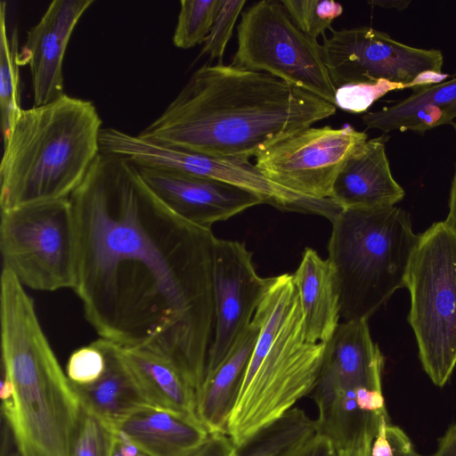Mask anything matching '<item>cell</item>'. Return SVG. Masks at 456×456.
Segmentation results:
<instances>
[{"mask_svg":"<svg viewBox=\"0 0 456 456\" xmlns=\"http://www.w3.org/2000/svg\"><path fill=\"white\" fill-rule=\"evenodd\" d=\"M69 200L86 320L121 348L167 358L197 391L215 327L211 228L174 213L114 153L99 152Z\"/></svg>","mask_w":456,"mask_h":456,"instance_id":"6da1fadb","label":"cell"},{"mask_svg":"<svg viewBox=\"0 0 456 456\" xmlns=\"http://www.w3.org/2000/svg\"><path fill=\"white\" fill-rule=\"evenodd\" d=\"M336 110L326 100L268 73L206 64L137 135L164 146L248 159Z\"/></svg>","mask_w":456,"mask_h":456,"instance_id":"7a4b0ae2","label":"cell"},{"mask_svg":"<svg viewBox=\"0 0 456 456\" xmlns=\"http://www.w3.org/2000/svg\"><path fill=\"white\" fill-rule=\"evenodd\" d=\"M2 412L20 456H71L82 403L8 270L0 280Z\"/></svg>","mask_w":456,"mask_h":456,"instance_id":"3957f363","label":"cell"},{"mask_svg":"<svg viewBox=\"0 0 456 456\" xmlns=\"http://www.w3.org/2000/svg\"><path fill=\"white\" fill-rule=\"evenodd\" d=\"M254 318L258 337L226 428L236 447L314 391L326 350L325 343L306 339L291 273L269 277Z\"/></svg>","mask_w":456,"mask_h":456,"instance_id":"277c9868","label":"cell"},{"mask_svg":"<svg viewBox=\"0 0 456 456\" xmlns=\"http://www.w3.org/2000/svg\"><path fill=\"white\" fill-rule=\"evenodd\" d=\"M90 101L63 94L20 111L4 138L1 210L69 199L101 151Z\"/></svg>","mask_w":456,"mask_h":456,"instance_id":"5b68a950","label":"cell"},{"mask_svg":"<svg viewBox=\"0 0 456 456\" xmlns=\"http://www.w3.org/2000/svg\"><path fill=\"white\" fill-rule=\"evenodd\" d=\"M329 256L345 322L368 321L405 287L419 240L410 215L393 206L340 209L331 219Z\"/></svg>","mask_w":456,"mask_h":456,"instance_id":"8992f818","label":"cell"},{"mask_svg":"<svg viewBox=\"0 0 456 456\" xmlns=\"http://www.w3.org/2000/svg\"><path fill=\"white\" fill-rule=\"evenodd\" d=\"M405 287L422 368L443 387L456 367V235L444 221L419 234Z\"/></svg>","mask_w":456,"mask_h":456,"instance_id":"52a82bcc","label":"cell"},{"mask_svg":"<svg viewBox=\"0 0 456 456\" xmlns=\"http://www.w3.org/2000/svg\"><path fill=\"white\" fill-rule=\"evenodd\" d=\"M3 269L38 291L72 289L76 237L69 199L1 210Z\"/></svg>","mask_w":456,"mask_h":456,"instance_id":"ba28073f","label":"cell"},{"mask_svg":"<svg viewBox=\"0 0 456 456\" xmlns=\"http://www.w3.org/2000/svg\"><path fill=\"white\" fill-rule=\"evenodd\" d=\"M231 65L268 73L335 105L322 45L294 24L281 1L256 2L241 13Z\"/></svg>","mask_w":456,"mask_h":456,"instance_id":"9c48e42d","label":"cell"},{"mask_svg":"<svg viewBox=\"0 0 456 456\" xmlns=\"http://www.w3.org/2000/svg\"><path fill=\"white\" fill-rule=\"evenodd\" d=\"M331 30L322 48L335 88L387 80L416 92L448 77L440 50L411 46L367 26Z\"/></svg>","mask_w":456,"mask_h":456,"instance_id":"30bf717a","label":"cell"},{"mask_svg":"<svg viewBox=\"0 0 456 456\" xmlns=\"http://www.w3.org/2000/svg\"><path fill=\"white\" fill-rule=\"evenodd\" d=\"M368 140L346 124L307 127L256 156V167L271 182L305 199H330L333 183L350 154Z\"/></svg>","mask_w":456,"mask_h":456,"instance_id":"8fae6325","label":"cell"},{"mask_svg":"<svg viewBox=\"0 0 456 456\" xmlns=\"http://www.w3.org/2000/svg\"><path fill=\"white\" fill-rule=\"evenodd\" d=\"M100 150L124 156L138 166L175 170L228 183L280 208L311 212L315 200L300 197L271 182L245 159L209 156L164 146L111 127L102 128Z\"/></svg>","mask_w":456,"mask_h":456,"instance_id":"7c38bea8","label":"cell"},{"mask_svg":"<svg viewBox=\"0 0 456 456\" xmlns=\"http://www.w3.org/2000/svg\"><path fill=\"white\" fill-rule=\"evenodd\" d=\"M268 281L256 273L252 253L243 242L217 238L214 259L215 327L205 371L219 364L248 328Z\"/></svg>","mask_w":456,"mask_h":456,"instance_id":"4fadbf2b","label":"cell"},{"mask_svg":"<svg viewBox=\"0 0 456 456\" xmlns=\"http://www.w3.org/2000/svg\"><path fill=\"white\" fill-rule=\"evenodd\" d=\"M142 177L174 213L210 228L264 203L256 194L233 184L175 170L138 166Z\"/></svg>","mask_w":456,"mask_h":456,"instance_id":"5bb4252c","label":"cell"},{"mask_svg":"<svg viewBox=\"0 0 456 456\" xmlns=\"http://www.w3.org/2000/svg\"><path fill=\"white\" fill-rule=\"evenodd\" d=\"M94 0H54L40 20L27 33L19 51L20 65L29 66L34 106L63 94L62 64L71 34Z\"/></svg>","mask_w":456,"mask_h":456,"instance_id":"9a60e30c","label":"cell"},{"mask_svg":"<svg viewBox=\"0 0 456 456\" xmlns=\"http://www.w3.org/2000/svg\"><path fill=\"white\" fill-rule=\"evenodd\" d=\"M383 367L384 356L371 338L368 321L344 322L326 344L314 395L358 387L382 390Z\"/></svg>","mask_w":456,"mask_h":456,"instance_id":"2e32d148","label":"cell"},{"mask_svg":"<svg viewBox=\"0 0 456 456\" xmlns=\"http://www.w3.org/2000/svg\"><path fill=\"white\" fill-rule=\"evenodd\" d=\"M388 137L379 136L359 145L347 158L332 186L330 199L342 209L393 207L404 190L395 180L386 153Z\"/></svg>","mask_w":456,"mask_h":456,"instance_id":"e0dca14e","label":"cell"},{"mask_svg":"<svg viewBox=\"0 0 456 456\" xmlns=\"http://www.w3.org/2000/svg\"><path fill=\"white\" fill-rule=\"evenodd\" d=\"M115 429L149 456H190L210 435L196 416L152 405L135 411Z\"/></svg>","mask_w":456,"mask_h":456,"instance_id":"ac0fdd59","label":"cell"},{"mask_svg":"<svg viewBox=\"0 0 456 456\" xmlns=\"http://www.w3.org/2000/svg\"><path fill=\"white\" fill-rule=\"evenodd\" d=\"M258 333V322L253 318L227 356L204 373L196 391V415L209 434H226L227 422Z\"/></svg>","mask_w":456,"mask_h":456,"instance_id":"d6986e66","label":"cell"},{"mask_svg":"<svg viewBox=\"0 0 456 456\" xmlns=\"http://www.w3.org/2000/svg\"><path fill=\"white\" fill-rule=\"evenodd\" d=\"M292 276L304 315L306 339L327 344L341 317L339 292L330 262L306 248Z\"/></svg>","mask_w":456,"mask_h":456,"instance_id":"ffe728a7","label":"cell"},{"mask_svg":"<svg viewBox=\"0 0 456 456\" xmlns=\"http://www.w3.org/2000/svg\"><path fill=\"white\" fill-rule=\"evenodd\" d=\"M456 118V76L447 81L429 86L390 107L370 111L362 116L369 128L384 133L414 132L419 134Z\"/></svg>","mask_w":456,"mask_h":456,"instance_id":"44dd1931","label":"cell"},{"mask_svg":"<svg viewBox=\"0 0 456 456\" xmlns=\"http://www.w3.org/2000/svg\"><path fill=\"white\" fill-rule=\"evenodd\" d=\"M106 357L102 375L86 386H72L82 405L115 427L135 411L151 405L126 367L115 344L98 338Z\"/></svg>","mask_w":456,"mask_h":456,"instance_id":"7402d4cb","label":"cell"},{"mask_svg":"<svg viewBox=\"0 0 456 456\" xmlns=\"http://www.w3.org/2000/svg\"><path fill=\"white\" fill-rule=\"evenodd\" d=\"M118 353L151 405L197 417L196 391L170 361L142 348Z\"/></svg>","mask_w":456,"mask_h":456,"instance_id":"603a6c76","label":"cell"},{"mask_svg":"<svg viewBox=\"0 0 456 456\" xmlns=\"http://www.w3.org/2000/svg\"><path fill=\"white\" fill-rule=\"evenodd\" d=\"M18 33L8 37L6 3H0V109L3 137L22 110L20 95Z\"/></svg>","mask_w":456,"mask_h":456,"instance_id":"cb8c5ba5","label":"cell"},{"mask_svg":"<svg viewBox=\"0 0 456 456\" xmlns=\"http://www.w3.org/2000/svg\"><path fill=\"white\" fill-rule=\"evenodd\" d=\"M220 0H182L173 37L176 47L188 49L204 43L210 32Z\"/></svg>","mask_w":456,"mask_h":456,"instance_id":"d4e9b609","label":"cell"},{"mask_svg":"<svg viewBox=\"0 0 456 456\" xmlns=\"http://www.w3.org/2000/svg\"><path fill=\"white\" fill-rule=\"evenodd\" d=\"M281 3L294 24L315 39L331 29L333 20L343 12L341 4L332 0H281Z\"/></svg>","mask_w":456,"mask_h":456,"instance_id":"484cf974","label":"cell"},{"mask_svg":"<svg viewBox=\"0 0 456 456\" xmlns=\"http://www.w3.org/2000/svg\"><path fill=\"white\" fill-rule=\"evenodd\" d=\"M116 429L82 405L71 456H112Z\"/></svg>","mask_w":456,"mask_h":456,"instance_id":"4316f807","label":"cell"},{"mask_svg":"<svg viewBox=\"0 0 456 456\" xmlns=\"http://www.w3.org/2000/svg\"><path fill=\"white\" fill-rule=\"evenodd\" d=\"M405 87L387 80L347 84L336 88L335 105L348 112L362 113L387 93Z\"/></svg>","mask_w":456,"mask_h":456,"instance_id":"83f0119b","label":"cell"},{"mask_svg":"<svg viewBox=\"0 0 456 456\" xmlns=\"http://www.w3.org/2000/svg\"><path fill=\"white\" fill-rule=\"evenodd\" d=\"M245 4V0H220L214 23L199 57L208 55L211 59H218V63H223L226 45Z\"/></svg>","mask_w":456,"mask_h":456,"instance_id":"f1b7e54d","label":"cell"},{"mask_svg":"<svg viewBox=\"0 0 456 456\" xmlns=\"http://www.w3.org/2000/svg\"><path fill=\"white\" fill-rule=\"evenodd\" d=\"M105 367V354L95 340L70 354L66 375L73 385L86 386L95 382L104 372Z\"/></svg>","mask_w":456,"mask_h":456,"instance_id":"f546056e","label":"cell"},{"mask_svg":"<svg viewBox=\"0 0 456 456\" xmlns=\"http://www.w3.org/2000/svg\"><path fill=\"white\" fill-rule=\"evenodd\" d=\"M190 456H261L252 446L236 447L226 434H210L208 440Z\"/></svg>","mask_w":456,"mask_h":456,"instance_id":"4dcf8cb0","label":"cell"},{"mask_svg":"<svg viewBox=\"0 0 456 456\" xmlns=\"http://www.w3.org/2000/svg\"><path fill=\"white\" fill-rule=\"evenodd\" d=\"M387 432L392 443L395 456H422L416 452L411 439L399 427L388 423Z\"/></svg>","mask_w":456,"mask_h":456,"instance_id":"1f68e13d","label":"cell"},{"mask_svg":"<svg viewBox=\"0 0 456 456\" xmlns=\"http://www.w3.org/2000/svg\"><path fill=\"white\" fill-rule=\"evenodd\" d=\"M293 456H338V451L328 438L318 434Z\"/></svg>","mask_w":456,"mask_h":456,"instance_id":"d6a6232c","label":"cell"},{"mask_svg":"<svg viewBox=\"0 0 456 456\" xmlns=\"http://www.w3.org/2000/svg\"><path fill=\"white\" fill-rule=\"evenodd\" d=\"M388 423V418L381 421L372 440L370 456H395L394 448L387 432Z\"/></svg>","mask_w":456,"mask_h":456,"instance_id":"836d02e7","label":"cell"},{"mask_svg":"<svg viewBox=\"0 0 456 456\" xmlns=\"http://www.w3.org/2000/svg\"><path fill=\"white\" fill-rule=\"evenodd\" d=\"M112 456H149L124 434L116 430Z\"/></svg>","mask_w":456,"mask_h":456,"instance_id":"e575fe53","label":"cell"},{"mask_svg":"<svg viewBox=\"0 0 456 456\" xmlns=\"http://www.w3.org/2000/svg\"><path fill=\"white\" fill-rule=\"evenodd\" d=\"M428 456H456V424L447 428L438 439L436 450Z\"/></svg>","mask_w":456,"mask_h":456,"instance_id":"d590c367","label":"cell"},{"mask_svg":"<svg viewBox=\"0 0 456 456\" xmlns=\"http://www.w3.org/2000/svg\"><path fill=\"white\" fill-rule=\"evenodd\" d=\"M452 125L456 132V122H453ZM444 222L456 235V167L450 190L449 212Z\"/></svg>","mask_w":456,"mask_h":456,"instance_id":"8d00e7d4","label":"cell"},{"mask_svg":"<svg viewBox=\"0 0 456 456\" xmlns=\"http://www.w3.org/2000/svg\"><path fill=\"white\" fill-rule=\"evenodd\" d=\"M374 436H367L355 446L338 451V456H370V446Z\"/></svg>","mask_w":456,"mask_h":456,"instance_id":"74e56055","label":"cell"},{"mask_svg":"<svg viewBox=\"0 0 456 456\" xmlns=\"http://www.w3.org/2000/svg\"><path fill=\"white\" fill-rule=\"evenodd\" d=\"M411 3V1H370L369 4L379 5L381 7L386 8H395L397 10H403L407 8L408 4Z\"/></svg>","mask_w":456,"mask_h":456,"instance_id":"f35d334b","label":"cell"}]
</instances>
